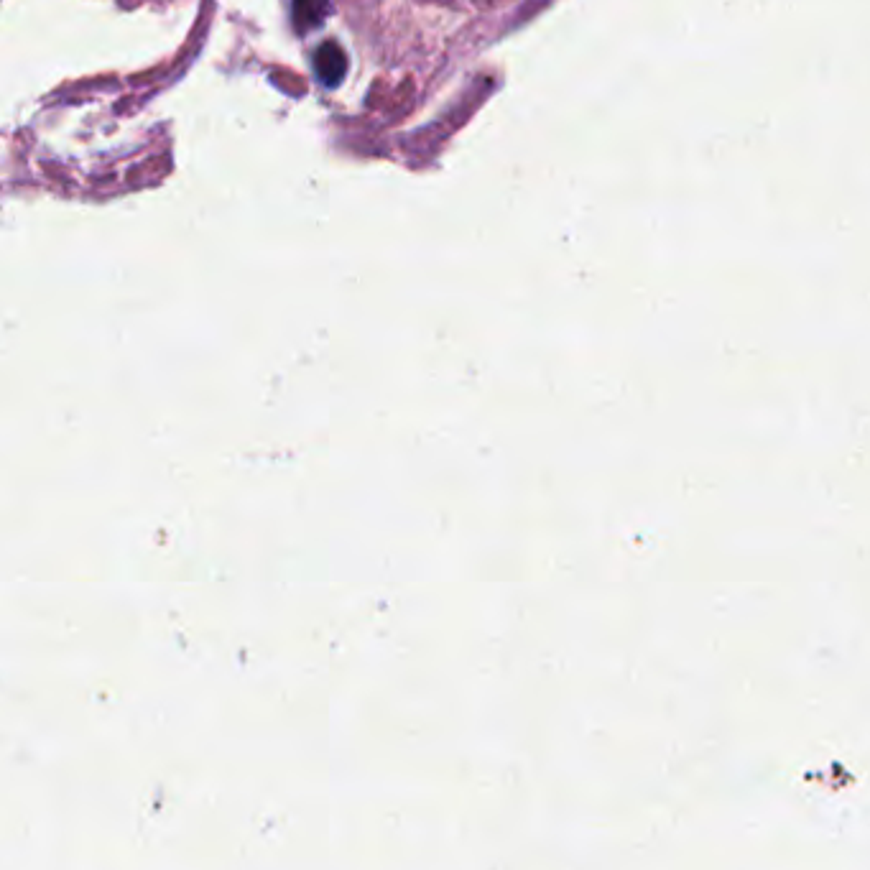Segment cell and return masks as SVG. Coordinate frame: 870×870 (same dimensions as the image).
Wrapping results in <instances>:
<instances>
[{
  "label": "cell",
  "mask_w": 870,
  "mask_h": 870,
  "mask_svg": "<svg viewBox=\"0 0 870 870\" xmlns=\"http://www.w3.org/2000/svg\"><path fill=\"white\" fill-rule=\"evenodd\" d=\"M452 6H467V8H485L495 6L498 0H450Z\"/></svg>",
  "instance_id": "cell-1"
}]
</instances>
